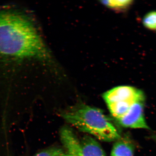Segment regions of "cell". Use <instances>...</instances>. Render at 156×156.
Segmentation results:
<instances>
[{"instance_id": "obj_1", "label": "cell", "mask_w": 156, "mask_h": 156, "mask_svg": "<svg viewBox=\"0 0 156 156\" xmlns=\"http://www.w3.org/2000/svg\"><path fill=\"white\" fill-rule=\"evenodd\" d=\"M0 54L20 58L48 56L33 23L24 15L11 11L0 12Z\"/></svg>"}, {"instance_id": "obj_10", "label": "cell", "mask_w": 156, "mask_h": 156, "mask_svg": "<svg viewBox=\"0 0 156 156\" xmlns=\"http://www.w3.org/2000/svg\"><path fill=\"white\" fill-rule=\"evenodd\" d=\"M62 154L63 152L61 150L53 148L42 151L34 156H59Z\"/></svg>"}, {"instance_id": "obj_6", "label": "cell", "mask_w": 156, "mask_h": 156, "mask_svg": "<svg viewBox=\"0 0 156 156\" xmlns=\"http://www.w3.org/2000/svg\"><path fill=\"white\" fill-rule=\"evenodd\" d=\"M80 143L81 156H106L99 144L91 136H84Z\"/></svg>"}, {"instance_id": "obj_4", "label": "cell", "mask_w": 156, "mask_h": 156, "mask_svg": "<svg viewBox=\"0 0 156 156\" xmlns=\"http://www.w3.org/2000/svg\"><path fill=\"white\" fill-rule=\"evenodd\" d=\"M144 102L138 101L133 104L127 113L117 120L119 124L125 128L149 129L144 117Z\"/></svg>"}, {"instance_id": "obj_5", "label": "cell", "mask_w": 156, "mask_h": 156, "mask_svg": "<svg viewBox=\"0 0 156 156\" xmlns=\"http://www.w3.org/2000/svg\"><path fill=\"white\" fill-rule=\"evenodd\" d=\"M60 137L68 154L75 156H81L80 142L71 129L67 127L62 128L60 131Z\"/></svg>"}, {"instance_id": "obj_8", "label": "cell", "mask_w": 156, "mask_h": 156, "mask_svg": "<svg viewBox=\"0 0 156 156\" xmlns=\"http://www.w3.org/2000/svg\"><path fill=\"white\" fill-rule=\"evenodd\" d=\"M101 4L108 9L115 11H122L127 10L131 5L133 1L130 0H118V1H102Z\"/></svg>"}, {"instance_id": "obj_3", "label": "cell", "mask_w": 156, "mask_h": 156, "mask_svg": "<svg viewBox=\"0 0 156 156\" xmlns=\"http://www.w3.org/2000/svg\"><path fill=\"white\" fill-rule=\"evenodd\" d=\"M103 98L107 105L124 101L136 102L145 101V96L141 90L128 86L114 87L105 92Z\"/></svg>"}, {"instance_id": "obj_12", "label": "cell", "mask_w": 156, "mask_h": 156, "mask_svg": "<svg viewBox=\"0 0 156 156\" xmlns=\"http://www.w3.org/2000/svg\"><path fill=\"white\" fill-rule=\"evenodd\" d=\"M151 138L156 143V135H152L151 136Z\"/></svg>"}, {"instance_id": "obj_7", "label": "cell", "mask_w": 156, "mask_h": 156, "mask_svg": "<svg viewBox=\"0 0 156 156\" xmlns=\"http://www.w3.org/2000/svg\"><path fill=\"white\" fill-rule=\"evenodd\" d=\"M134 153L132 143L128 139L120 138L113 147L111 156H134Z\"/></svg>"}, {"instance_id": "obj_11", "label": "cell", "mask_w": 156, "mask_h": 156, "mask_svg": "<svg viewBox=\"0 0 156 156\" xmlns=\"http://www.w3.org/2000/svg\"><path fill=\"white\" fill-rule=\"evenodd\" d=\"M59 156H75L73 155H72L69 154H64V153L62 154L61 155H59Z\"/></svg>"}, {"instance_id": "obj_9", "label": "cell", "mask_w": 156, "mask_h": 156, "mask_svg": "<svg viewBox=\"0 0 156 156\" xmlns=\"http://www.w3.org/2000/svg\"><path fill=\"white\" fill-rule=\"evenodd\" d=\"M143 24L146 28L150 30H156V11L148 12L144 17Z\"/></svg>"}, {"instance_id": "obj_2", "label": "cell", "mask_w": 156, "mask_h": 156, "mask_svg": "<svg viewBox=\"0 0 156 156\" xmlns=\"http://www.w3.org/2000/svg\"><path fill=\"white\" fill-rule=\"evenodd\" d=\"M62 115L67 122L100 140L112 141L121 138L116 128L99 109L81 105Z\"/></svg>"}]
</instances>
